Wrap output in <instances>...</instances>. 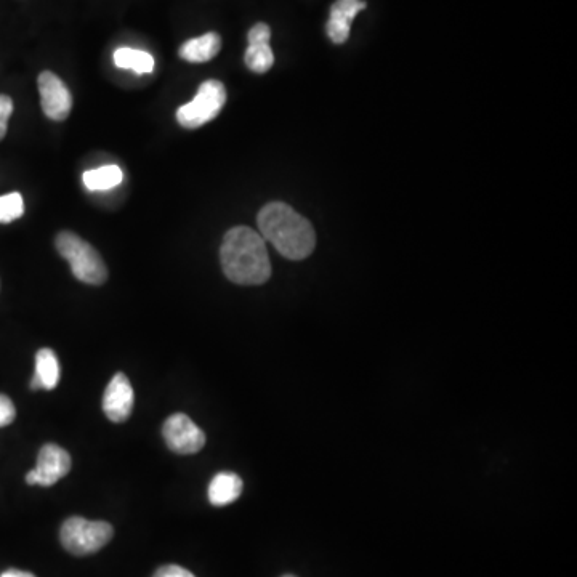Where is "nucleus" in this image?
I'll list each match as a JSON object with an SVG mask.
<instances>
[{
	"instance_id": "f257e3e1",
	"label": "nucleus",
	"mask_w": 577,
	"mask_h": 577,
	"mask_svg": "<svg viewBox=\"0 0 577 577\" xmlns=\"http://www.w3.org/2000/svg\"><path fill=\"white\" fill-rule=\"evenodd\" d=\"M220 262L226 278L239 286H260L271 276L265 239L249 226H236L226 233Z\"/></svg>"
},
{
	"instance_id": "ddd939ff",
	"label": "nucleus",
	"mask_w": 577,
	"mask_h": 577,
	"mask_svg": "<svg viewBox=\"0 0 577 577\" xmlns=\"http://www.w3.org/2000/svg\"><path fill=\"white\" fill-rule=\"evenodd\" d=\"M42 390H53L60 382V364L57 355L50 348H41L36 355V372H34Z\"/></svg>"
},
{
	"instance_id": "5701e85b",
	"label": "nucleus",
	"mask_w": 577,
	"mask_h": 577,
	"mask_svg": "<svg viewBox=\"0 0 577 577\" xmlns=\"http://www.w3.org/2000/svg\"><path fill=\"white\" fill-rule=\"evenodd\" d=\"M283 577H295V576H292V574H286V576Z\"/></svg>"
},
{
	"instance_id": "6e6552de",
	"label": "nucleus",
	"mask_w": 577,
	"mask_h": 577,
	"mask_svg": "<svg viewBox=\"0 0 577 577\" xmlns=\"http://www.w3.org/2000/svg\"><path fill=\"white\" fill-rule=\"evenodd\" d=\"M37 84L45 116L52 121H65L73 108V97L65 82L57 74L44 71L37 79Z\"/></svg>"
},
{
	"instance_id": "9b49d317",
	"label": "nucleus",
	"mask_w": 577,
	"mask_h": 577,
	"mask_svg": "<svg viewBox=\"0 0 577 577\" xmlns=\"http://www.w3.org/2000/svg\"><path fill=\"white\" fill-rule=\"evenodd\" d=\"M243 480L236 473L222 472L215 475L214 480L210 481L209 501L215 507H225L238 501L239 496L243 493Z\"/></svg>"
},
{
	"instance_id": "4be33fe9",
	"label": "nucleus",
	"mask_w": 577,
	"mask_h": 577,
	"mask_svg": "<svg viewBox=\"0 0 577 577\" xmlns=\"http://www.w3.org/2000/svg\"><path fill=\"white\" fill-rule=\"evenodd\" d=\"M0 577H36L34 574L26 573V571H20V569H9L5 573L0 574Z\"/></svg>"
},
{
	"instance_id": "4468645a",
	"label": "nucleus",
	"mask_w": 577,
	"mask_h": 577,
	"mask_svg": "<svg viewBox=\"0 0 577 577\" xmlns=\"http://www.w3.org/2000/svg\"><path fill=\"white\" fill-rule=\"evenodd\" d=\"M122 178H124V174H122L121 167L116 166V164H109V166L87 170L82 180H84L87 190L108 191L121 185Z\"/></svg>"
},
{
	"instance_id": "6ab92c4d",
	"label": "nucleus",
	"mask_w": 577,
	"mask_h": 577,
	"mask_svg": "<svg viewBox=\"0 0 577 577\" xmlns=\"http://www.w3.org/2000/svg\"><path fill=\"white\" fill-rule=\"evenodd\" d=\"M17 417V409L9 396L0 395V427H7Z\"/></svg>"
},
{
	"instance_id": "423d86ee",
	"label": "nucleus",
	"mask_w": 577,
	"mask_h": 577,
	"mask_svg": "<svg viewBox=\"0 0 577 577\" xmlns=\"http://www.w3.org/2000/svg\"><path fill=\"white\" fill-rule=\"evenodd\" d=\"M162 435L170 451L190 456L201 451L206 444V433L186 414H174L164 422Z\"/></svg>"
},
{
	"instance_id": "a211bd4d",
	"label": "nucleus",
	"mask_w": 577,
	"mask_h": 577,
	"mask_svg": "<svg viewBox=\"0 0 577 577\" xmlns=\"http://www.w3.org/2000/svg\"><path fill=\"white\" fill-rule=\"evenodd\" d=\"M13 114V101L7 95H0V140L7 135L10 116Z\"/></svg>"
},
{
	"instance_id": "9d476101",
	"label": "nucleus",
	"mask_w": 577,
	"mask_h": 577,
	"mask_svg": "<svg viewBox=\"0 0 577 577\" xmlns=\"http://www.w3.org/2000/svg\"><path fill=\"white\" fill-rule=\"evenodd\" d=\"M366 9L364 0H337L331 9V17L327 21V36L334 44H343L350 37L352 21L361 10Z\"/></svg>"
},
{
	"instance_id": "dca6fc26",
	"label": "nucleus",
	"mask_w": 577,
	"mask_h": 577,
	"mask_svg": "<svg viewBox=\"0 0 577 577\" xmlns=\"http://www.w3.org/2000/svg\"><path fill=\"white\" fill-rule=\"evenodd\" d=\"M244 61H246L247 68L254 73L265 74L275 63V53L271 50L270 44H249Z\"/></svg>"
},
{
	"instance_id": "7ed1b4c3",
	"label": "nucleus",
	"mask_w": 577,
	"mask_h": 577,
	"mask_svg": "<svg viewBox=\"0 0 577 577\" xmlns=\"http://www.w3.org/2000/svg\"><path fill=\"white\" fill-rule=\"evenodd\" d=\"M55 246L61 257L71 265L73 275L81 283L101 286L108 279V270L101 255L84 239L71 231H63L57 236Z\"/></svg>"
},
{
	"instance_id": "f8f14e48",
	"label": "nucleus",
	"mask_w": 577,
	"mask_h": 577,
	"mask_svg": "<svg viewBox=\"0 0 577 577\" xmlns=\"http://www.w3.org/2000/svg\"><path fill=\"white\" fill-rule=\"evenodd\" d=\"M222 49V37L217 33H207L201 37H194L180 47V58L190 63H206L217 57Z\"/></svg>"
},
{
	"instance_id": "0eeeda50",
	"label": "nucleus",
	"mask_w": 577,
	"mask_h": 577,
	"mask_svg": "<svg viewBox=\"0 0 577 577\" xmlns=\"http://www.w3.org/2000/svg\"><path fill=\"white\" fill-rule=\"evenodd\" d=\"M71 470V456L57 444H45L37 456L36 469L26 475L28 485L44 488L55 485Z\"/></svg>"
},
{
	"instance_id": "1a4fd4ad",
	"label": "nucleus",
	"mask_w": 577,
	"mask_h": 577,
	"mask_svg": "<svg viewBox=\"0 0 577 577\" xmlns=\"http://www.w3.org/2000/svg\"><path fill=\"white\" fill-rule=\"evenodd\" d=\"M134 388L126 374L118 372L111 379L103 395V412L111 422L121 424L129 419L134 409Z\"/></svg>"
},
{
	"instance_id": "20e7f679",
	"label": "nucleus",
	"mask_w": 577,
	"mask_h": 577,
	"mask_svg": "<svg viewBox=\"0 0 577 577\" xmlns=\"http://www.w3.org/2000/svg\"><path fill=\"white\" fill-rule=\"evenodd\" d=\"M113 526L106 521H89L71 517L63 523L60 531L61 544L76 557L98 552L113 539Z\"/></svg>"
},
{
	"instance_id": "f3484780",
	"label": "nucleus",
	"mask_w": 577,
	"mask_h": 577,
	"mask_svg": "<svg viewBox=\"0 0 577 577\" xmlns=\"http://www.w3.org/2000/svg\"><path fill=\"white\" fill-rule=\"evenodd\" d=\"M25 214V202L20 193L0 196V223H12Z\"/></svg>"
},
{
	"instance_id": "39448f33",
	"label": "nucleus",
	"mask_w": 577,
	"mask_h": 577,
	"mask_svg": "<svg viewBox=\"0 0 577 577\" xmlns=\"http://www.w3.org/2000/svg\"><path fill=\"white\" fill-rule=\"evenodd\" d=\"M226 103L225 85L220 81L202 82L196 97L178 108L177 121L185 129H199L217 118Z\"/></svg>"
},
{
	"instance_id": "f03ea898",
	"label": "nucleus",
	"mask_w": 577,
	"mask_h": 577,
	"mask_svg": "<svg viewBox=\"0 0 577 577\" xmlns=\"http://www.w3.org/2000/svg\"><path fill=\"white\" fill-rule=\"evenodd\" d=\"M260 236L289 260H303L315 251L316 235L307 218L284 202H270L260 210Z\"/></svg>"
},
{
	"instance_id": "aec40b11",
	"label": "nucleus",
	"mask_w": 577,
	"mask_h": 577,
	"mask_svg": "<svg viewBox=\"0 0 577 577\" xmlns=\"http://www.w3.org/2000/svg\"><path fill=\"white\" fill-rule=\"evenodd\" d=\"M271 29L265 23H257L247 34L249 44H270Z\"/></svg>"
},
{
	"instance_id": "2eb2a0df",
	"label": "nucleus",
	"mask_w": 577,
	"mask_h": 577,
	"mask_svg": "<svg viewBox=\"0 0 577 577\" xmlns=\"http://www.w3.org/2000/svg\"><path fill=\"white\" fill-rule=\"evenodd\" d=\"M114 65L121 69H132L137 74H148L154 69V58L143 50L122 47L114 52Z\"/></svg>"
},
{
	"instance_id": "412c9836",
	"label": "nucleus",
	"mask_w": 577,
	"mask_h": 577,
	"mask_svg": "<svg viewBox=\"0 0 577 577\" xmlns=\"http://www.w3.org/2000/svg\"><path fill=\"white\" fill-rule=\"evenodd\" d=\"M153 577H196L188 569L182 568L178 565H166L161 566V568L154 573Z\"/></svg>"
}]
</instances>
